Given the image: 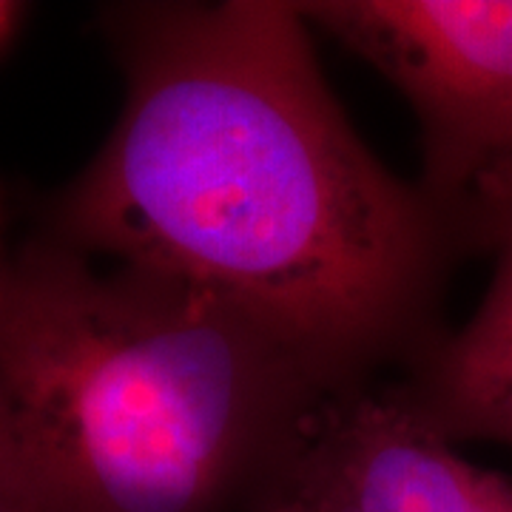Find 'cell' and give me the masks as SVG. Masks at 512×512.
Masks as SVG:
<instances>
[{"mask_svg": "<svg viewBox=\"0 0 512 512\" xmlns=\"http://www.w3.org/2000/svg\"><path fill=\"white\" fill-rule=\"evenodd\" d=\"M126 100L52 237L225 302L348 387L416 342L458 242L359 140L299 3L114 12Z\"/></svg>", "mask_w": 512, "mask_h": 512, "instance_id": "6da1fadb", "label": "cell"}, {"mask_svg": "<svg viewBox=\"0 0 512 512\" xmlns=\"http://www.w3.org/2000/svg\"><path fill=\"white\" fill-rule=\"evenodd\" d=\"M345 393L183 282L55 237L0 259V476L40 512H259Z\"/></svg>", "mask_w": 512, "mask_h": 512, "instance_id": "7a4b0ae2", "label": "cell"}, {"mask_svg": "<svg viewBox=\"0 0 512 512\" xmlns=\"http://www.w3.org/2000/svg\"><path fill=\"white\" fill-rule=\"evenodd\" d=\"M404 94L424 140L421 194L458 239L512 188V0L299 3Z\"/></svg>", "mask_w": 512, "mask_h": 512, "instance_id": "3957f363", "label": "cell"}, {"mask_svg": "<svg viewBox=\"0 0 512 512\" xmlns=\"http://www.w3.org/2000/svg\"><path fill=\"white\" fill-rule=\"evenodd\" d=\"M501 473L458 456L407 396H339L268 504L282 512H481Z\"/></svg>", "mask_w": 512, "mask_h": 512, "instance_id": "277c9868", "label": "cell"}, {"mask_svg": "<svg viewBox=\"0 0 512 512\" xmlns=\"http://www.w3.org/2000/svg\"><path fill=\"white\" fill-rule=\"evenodd\" d=\"M467 239L495 248L490 285L456 333L424 350L404 396L453 444L478 439L512 447V191L478 211Z\"/></svg>", "mask_w": 512, "mask_h": 512, "instance_id": "5b68a950", "label": "cell"}, {"mask_svg": "<svg viewBox=\"0 0 512 512\" xmlns=\"http://www.w3.org/2000/svg\"><path fill=\"white\" fill-rule=\"evenodd\" d=\"M0 512H40L9 478L0 476Z\"/></svg>", "mask_w": 512, "mask_h": 512, "instance_id": "8992f818", "label": "cell"}, {"mask_svg": "<svg viewBox=\"0 0 512 512\" xmlns=\"http://www.w3.org/2000/svg\"><path fill=\"white\" fill-rule=\"evenodd\" d=\"M15 18H18V6H12V3H0V40L9 35V29H12Z\"/></svg>", "mask_w": 512, "mask_h": 512, "instance_id": "52a82bcc", "label": "cell"}, {"mask_svg": "<svg viewBox=\"0 0 512 512\" xmlns=\"http://www.w3.org/2000/svg\"><path fill=\"white\" fill-rule=\"evenodd\" d=\"M6 220H9V208H6V194L0 188V259L6 254Z\"/></svg>", "mask_w": 512, "mask_h": 512, "instance_id": "ba28073f", "label": "cell"}, {"mask_svg": "<svg viewBox=\"0 0 512 512\" xmlns=\"http://www.w3.org/2000/svg\"><path fill=\"white\" fill-rule=\"evenodd\" d=\"M259 512H282V510H279V507H274V504H265V507H262Z\"/></svg>", "mask_w": 512, "mask_h": 512, "instance_id": "9c48e42d", "label": "cell"}]
</instances>
